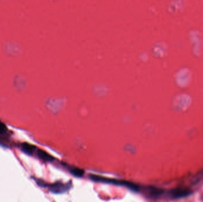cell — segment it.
I'll return each mask as SVG.
<instances>
[{
  "instance_id": "3",
  "label": "cell",
  "mask_w": 203,
  "mask_h": 202,
  "mask_svg": "<svg viewBox=\"0 0 203 202\" xmlns=\"http://www.w3.org/2000/svg\"><path fill=\"white\" fill-rule=\"evenodd\" d=\"M37 155L40 159H42L44 161H47V162H52L55 160V158L54 156L42 149H37Z\"/></svg>"
},
{
  "instance_id": "4",
  "label": "cell",
  "mask_w": 203,
  "mask_h": 202,
  "mask_svg": "<svg viewBox=\"0 0 203 202\" xmlns=\"http://www.w3.org/2000/svg\"><path fill=\"white\" fill-rule=\"evenodd\" d=\"M65 167L67 169V170L73 176L77 177H82L85 174V171L83 170L80 169L77 167H75L73 166H71L69 165H64Z\"/></svg>"
},
{
  "instance_id": "2",
  "label": "cell",
  "mask_w": 203,
  "mask_h": 202,
  "mask_svg": "<svg viewBox=\"0 0 203 202\" xmlns=\"http://www.w3.org/2000/svg\"><path fill=\"white\" fill-rule=\"evenodd\" d=\"M49 190L55 194H61L68 191L72 187L71 182L62 183V182H56L53 184L48 185Z\"/></svg>"
},
{
  "instance_id": "5",
  "label": "cell",
  "mask_w": 203,
  "mask_h": 202,
  "mask_svg": "<svg viewBox=\"0 0 203 202\" xmlns=\"http://www.w3.org/2000/svg\"><path fill=\"white\" fill-rule=\"evenodd\" d=\"M36 148V146H34V145L27 143H23L22 144L21 146V149L22 151L29 155H32L34 151H35Z\"/></svg>"
},
{
  "instance_id": "1",
  "label": "cell",
  "mask_w": 203,
  "mask_h": 202,
  "mask_svg": "<svg viewBox=\"0 0 203 202\" xmlns=\"http://www.w3.org/2000/svg\"><path fill=\"white\" fill-rule=\"evenodd\" d=\"M89 177L90 179L96 182H100L102 183H106V184H110L116 186H123L126 188H129L131 190L138 192L140 191V187L134 184L132 182H130L126 180H118V179H114V178H110L108 177H105L103 176H100L99 175L96 174H89Z\"/></svg>"
},
{
  "instance_id": "6",
  "label": "cell",
  "mask_w": 203,
  "mask_h": 202,
  "mask_svg": "<svg viewBox=\"0 0 203 202\" xmlns=\"http://www.w3.org/2000/svg\"><path fill=\"white\" fill-rule=\"evenodd\" d=\"M7 131V128L6 126L0 121V135L4 134Z\"/></svg>"
}]
</instances>
